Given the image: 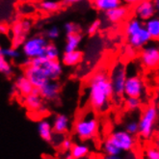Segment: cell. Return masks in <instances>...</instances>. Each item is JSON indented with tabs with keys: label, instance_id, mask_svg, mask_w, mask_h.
Masks as SVG:
<instances>
[{
	"label": "cell",
	"instance_id": "30bf717a",
	"mask_svg": "<svg viewBox=\"0 0 159 159\" xmlns=\"http://www.w3.org/2000/svg\"><path fill=\"white\" fill-rule=\"evenodd\" d=\"M32 27V23L30 20H20L15 22L11 28L12 32V46L15 48H20L25 39L27 38V35L29 34L30 29Z\"/></svg>",
	"mask_w": 159,
	"mask_h": 159
},
{
	"label": "cell",
	"instance_id": "d4e9b609",
	"mask_svg": "<svg viewBox=\"0 0 159 159\" xmlns=\"http://www.w3.org/2000/svg\"><path fill=\"white\" fill-rule=\"evenodd\" d=\"M143 26H144V23L140 20H138L137 17L130 18L125 24V34H126V36L127 37L131 36L132 34L137 32L139 29H141Z\"/></svg>",
	"mask_w": 159,
	"mask_h": 159
},
{
	"label": "cell",
	"instance_id": "ffe728a7",
	"mask_svg": "<svg viewBox=\"0 0 159 159\" xmlns=\"http://www.w3.org/2000/svg\"><path fill=\"white\" fill-rule=\"evenodd\" d=\"M82 60V53L77 49L73 51L65 52L62 56V62L67 67H74Z\"/></svg>",
	"mask_w": 159,
	"mask_h": 159
},
{
	"label": "cell",
	"instance_id": "f1b7e54d",
	"mask_svg": "<svg viewBox=\"0 0 159 159\" xmlns=\"http://www.w3.org/2000/svg\"><path fill=\"white\" fill-rule=\"evenodd\" d=\"M103 151L106 154L109 155H120L121 151L115 146V144L112 143L107 138L103 143Z\"/></svg>",
	"mask_w": 159,
	"mask_h": 159
},
{
	"label": "cell",
	"instance_id": "b9f144b4",
	"mask_svg": "<svg viewBox=\"0 0 159 159\" xmlns=\"http://www.w3.org/2000/svg\"><path fill=\"white\" fill-rule=\"evenodd\" d=\"M152 3L154 5L155 9H156V10H158V9H159V0H152Z\"/></svg>",
	"mask_w": 159,
	"mask_h": 159
},
{
	"label": "cell",
	"instance_id": "7bdbcfd3",
	"mask_svg": "<svg viewBox=\"0 0 159 159\" xmlns=\"http://www.w3.org/2000/svg\"><path fill=\"white\" fill-rule=\"evenodd\" d=\"M65 159H74V158L72 157V155H71L70 152H68V153L66 154V156H65Z\"/></svg>",
	"mask_w": 159,
	"mask_h": 159
},
{
	"label": "cell",
	"instance_id": "3957f363",
	"mask_svg": "<svg viewBox=\"0 0 159 159\" xmlns=\"http://www.w3.org/2000/svg\"><path fill=\"white\" fill-rule=\"evenodd\" d=\"M158 110L154 104L148 105L143 112L138 121L139 131L138 133L144 139H149L154 132V125L157 120Z\"/></svg>",
	"mask_w": 159,
	"mask_h": 159
},
{
	"label": "cell",
	"instance_id": "8992f818",
	"mask_svg": "<svg viewBox=\"0 0 159 159\" xmlns=\"http://www.w3.org/2000/svg\"><path fill=\"white\" fill-rule=\"evenodd\" d=\"M28 63L35 66H41L44 69L49 80H57L63 72L62 63L58 60H50L44 55L34 59H27Z\"/></svg>",
	"mask_w": 159,
	"mask_h": 159
},
{
	"label": "cell",
	"instance_id": "f6af8a7d",
	"mask_svg": "<svg viewBox=\"0 0 159 159\" xmlns=\"http://www.w3.org/2000/svg\"><path fill=\"white\" fill-rule=\"evenodd\" d=\"M32 1H39V0H32Z\"/></svg>",
	"mask_w": 159,
	"mask_h": 159
},
{
	"label": "cell",
	"instance_id": "7a4b0ae2",
	"mask_svg": "<svg viewBox=\"0 0 159 159\" xmlns=\"http://www.w3.org/2000/svg\"><path fill=\"white\" fill-rule=\"evenodd\" d=\"M99 123L95 111H89L83 114L74 124V133L82 141L93 139L98 132Z\"/></svg>",
	"mask_w": 159,
	"mask_h": 159
},
{
	"label": "cell",
	"instance_id": "ac0fdd59",
	"mask_svg": "<svg viewBox=\"0 0 159 159\" xmlns=\"http://www.w3.org/2000/svg\"><path fill=\"white\" fill-rule=\"evenodd\" d=\"M38 133L43 141L51 143L53 141L52 125L48 120H41L38 123Z\"/></svg>",
	"mask_w": 159,
	"mask_h": 159
},
{
	"label": "cell",
	"instance_id": "4fadbf2b",
	"mask_svg": "<svg viewBox=\"0 0 159 159\" xmlns=\"http://www.w3.org/2000/svg\"><path fill=\"white\" fill-rule=\"evenodd\" d=\"M129 45L134 49H141L145 45L152 42V38L146 28L143 26L141 29H139L137 32L132 34L131 36L127 37Z\"/></svg>",
	"mask_w": 159,
	"mask_h": 159
},
{
	"label": "cell",
	"instance_id": "52a82bcc",
	"mask_svg": "<svg viewBox=\"0 0 159 159\" xmlns=\"http://www.w3.org/2000/svg\"><path fill=\"white\" fill-rule=\"evenodd\" d=\"M23 75L29 80L32 86L35 89H40L46 82L49 81V78L46 74L44 69L41 66H35L27 62L24 64V73Z\"/></svg>",
	"mask_w": 159,
	"mask_h": 159
},
{
	"label": "cell",
	"instance_id": "7402d4cb",
	"mask_svg": "<svg viewBox=\"0 0 159 159\" xmlns=\"http://www.w3.org/2000/svg\"><path fill=\"white\" fill-rule=\"evenodd\" d=\"M144 27L151 36L152 40H158L159 38V20L157 16H152L149 20H146Z\"/></svg>",
	"mask_w": 159,
	"mask_h": 159
},
{
	"label": "cell",
	"instance_id": "60d3db41",
	"mask_svg": "<svg viewBox=\"0 0 159 159\" xmlns=\"http://www.w3.org/2000/svg\"><path fill=\"white\" fill-rule=\"evenodd\" d=\"M103 159H123V158L120 157V155H109V154H106Z\"/></svg>",
	"mask_w": 159,
	"mask_h": 159
},
{
	"label": "cell",
	"instance_id": "cb8c5ba5",
	"mask_svg": "<svg viewBox=\"0 0 159 159\" xmlns=\"http://www.w3.org/2000/svg\"><path fill=\"white\" fill-rule=\"evenodd\" d=\"M40 9L44 13H56L61 9V4L56 0H42Z\"/></svg>",
	"mask_w": 159,
	"mask_h": 159
},
{
	"label": "cell",
	"instance_id": "9c48e42d",
	"mask_svg": "<svg viewBox=\"0 0 159 159\" xmlns=\"http://www.w3.org/2000/svg\"><path fill=\"white\" fill-rule=\"evenodd\" d=\"M127 73V72H126ZM145 93V84L143 79L138 74L127 73L125 83L124 96L126 98H141Z\"/></svg>",
	"mask_w": 159,
	"mask_h": 159
},
{
	"label": "cell",
	"instance_id": "44dd1931",
	"mask_svg": "<svg viewBox=\"0 0 159 159\" xmlns=\"http://www.w3.org/2000/svg\"><path fill=\"white\" fill-rule=\"evenodd\" d=\"M121 0H93V5L98 11L107 12L121 5Z\"/></svg>",
	"mask_w": 159,
	"mask_h": 159
},
{
	"label": "cell",
	"instance_id": "4dcf8cb0",
	"mask_svg": "<svg viewBox=\"0 0 159 159\" xmlns=\"http://www.w3.org/2000/svg\"><path fill=\"white\" fill-rule=\"evenodd\" d=\"M125 108L128 111H136L141 107L142 101L139 98H126L125 99Z\"/></svg>",
	"mask_w": 159,
	"mask_h": 159
},
{
	"label": "cell",
	"instance_id": "5bb4252c",
	"mask_svg": "<svg viewBox=\"0 0 159 159\" xmlns=\"http://www.w3.org/2000/svg\"><path fill=\"white\" fill-rule=\"evenodd\" d=\"M24 104L28 108V110L32 112L43 113V112L45 111V107L43 105V99L40 96L39 89L34 88L31 93L24 97Z\"/></svg>",
	"mask_w": 159,
	"mask_h": 159
},
{
	"label": "cell",
	"instance_id": "d6986e66",
	"mask_svg": "<svg viewBox=\"0 0 159 159\" xmlns=\"http://www.w3.org/2000/svg\"><path fill=\"white\" fill-rule=\"evenodd\" d=\"M15 87H16V91L23 97L28 96L34 90V87L32 86V84L23 75V74L16 77V79L15 81Z\"/></svg>",
	"mask_w": 159,
	"mask_h": 159
},
{
	"label": "cell",
	"instance_id": "5b68a950",
	"mask_svg": "<svg viewBox=\"0 0 159 159\" xmlns=\"http://www.w3.org/2000/svg\"><path fill=\"white\" fill-rule=\"evenodd\" d=\"M126 66L120 61L115 63L109 72V78L113 89V93L116 97H123L125 90V83L126 80Z\"/></svg>",
	"mask_w": 159,
	"mask_h": 159
},
{
	"label": "cell",
	"instance_id": "8fae6325",
	"mask_svg": "<svg viewBox=\"0 0 159 159\" xmlns=\"http://www.w3.org/2000/svg\"><path fill=\"white\" fill-rule=\"evenodd\" d=\"M110 141L115 144L121 152H129L135 147L134 135L128 133L125 130H117L108 136Z\"/></svg>",
	"mask_w": 159,
	"mask_h": 159
},
{
	"label": "cell",
	"instance_id": "ee69618b",
	"mask_svg": "<svg viewBox=\"0 0 159 159\" xmlns=\"http://www.w3.org/2000/svg\"><path fill=\"white\" fill-rule=\"evenodd\" d=\"M1 49H2V48L0 46V55H1Z\"/></svg>",
	"mask_w": 159,
	"mask_h": 159
},
{
	"label": "cell",
	"instance_id": "83f0119b",
	"mask_svg": "<svg viewBox=\"0 0 159 159\" xmlns=\"http://www.w3.org/2000/svg\"><path fill=\"white\" fill-rule=\"evenodd\" d=\"M0 73L4 74L6 76L11 75L13 73L12 64L10 63V61L2 55H0Z\"/></svg>",
	"mask_w": 159,
	"mask_h": 159
},
{
	"label": "cell",
	"instance_id": "f546056e",
	"mask_svg": "<svg viewBox=\"0 0 159 159\" xmlns=\"http://www.w3.org/2000/svg\"><path fill=\"white\" fill-rule=\"evenodd\" d=\"M1 55L4 56L8 60H16L20 56V53L17 48H15L13 46L11 48H5L1 49Z\"/></svg>",
	"mask_w": 159,
	"mask_h": 159
},
{
	"label": "cell",
	"instance_id": "6da1fadb",
	"mask_svg": "<svg viewBox=\"0 0 159 159\" xmlns=\"http://www.w3.org/2000/svg\"><path fill=\"white\" fill-rule=\"evenodd\" d=\"M113 89L106 69H99L88 81V100L91 108L98 113H104L111 106Z\"/></svg>",
	"mask_w": 159,
	"mask_h": 159
},
{
	"label": "cell",
	"instance_id": "e0dca14e",
	"mask_svg": "<svg viewBox=\"0 0 159 159\" xmlns=\"http://www.w3.org/2000/svg\"><path fill=\"white\" fill-rule=\"evenodd\" d=\"M70 118L64 114H59L55 117L52 125V130L56 134H64L69 131Z\"/></svg>",
	"mask_w": 159,
	"mask_h": 159
},
{
	"label": "cell",
	"instance_id": "f35d334b",
	"mask_svg": "<svg viewBox=\"0 0 159 159\" xmlns=\"http://www.w3.org/2000/svg\"><path fill=\"white\" fill-rule=\"evenodd\" d=\"M9 33V26L5 23H0V34L6 35Z\"/></svg>",
	"mask_w": 159,
	"mask_h": 159
},
{
	"label": "cell",
	"instance_id": "836d02e7",
	"mask_svg": "<svg viewBox=\"0 0 159 159\" xmlns=\"http://www.w3.org/2000/svg\"><path fill=\"white\" fill-rule=\"evenodd\" d=\"M60 36V30L57 26H52L46 31V38L48 40H56Z\"/></svg>",
	"mask_w": 159,
	"mask_h": 159
},
{
	"label": "cell",
	"instance_id": "d6a6232c",
	"mask_svg": "<svg viewBox=\"0 0 159 159\" xmlns=\"http://www.w3.org/2000/svg\"><path fill=\"white\" fill-rule=\"evenodd\" d=\"M100 26H101L100 20H95V21L92 22V23L89 25L88 29H87V34H88L89 36H93V35H96V34L98 32V30L100 29Z\"/></svg>",
	"mask_w": 159,
	"mask_h": 159
},
{
	"label": "cell",
	"instance_id": "ba28073f",
	"mask_svg": "<svg viewBox=\"0 0 159 159\" xmlns=\"http://www.w3.org/2000/svg\"><path fill=\"white\" fill-rule=\"evenodd\" d=\"M140 53V62L148 70H155L159 65V48L156 43H148Z\"/></svg>",
	"mask_w": 159,
	"mask_h": 159
},
{
	"label": "cell",
	"instance_id": "2e32d148",
	"mask_svg": "<svg viewBox=\"0 0 159 159\" xmlns=\"http://www.w3.org/2000/svg\"><path fill=\"white\" fill-rule=\"evenodd\" d=\"M129 16V9L126 6L120 5L115 9H112L105 12V18L110 23H119L126 20V17Z\"/></svg>",
	"mask_w": 159,
	"mask_h": 159
},
{
	"label": "cell",
	"instance_id": "ab89813d",
	"mask_svg": "<svg viewBox=\"0 0 159 159\" xmlns=\"http://www.w3.org/2000/svg\"><path fill=\"white\" fill-rule=\"evenodd\" d=\"M140 1H142V0H121V2H124L127 6H135Z\"/></svg>",
	"mask_w": 159,
	"mask_h": 159
},
{
	"label": "cell",
	"instance_id": "74e56055",
	"mask_svg": "<svg viewBox=\"0 0 159 159\" xmlns=\"http://www.w3.org/2000/svg\"><path fill=\"white\" fill-rule=\"evenodd\" d=\"M83 1H85V0H62V3L65 6H72V5L81 3Z\"/></svg>",
	"mask_w": 159,
	"mask_h": 159
},
{
	"label": "cell",
	"instance_id": "8d00e7d4",
	"mask_svg": "<svg viewBox=\"0 0 159 159\" xmlns=\"http://www.w3.org/2000/svg\"><path fill=\"white\" fill-rule=\"evenodd\" d=\"M72 141L70 139H69V138H66V139H64L63 141L61 142V147H62V148L64 149L65 152H69V151H70V148H71V147H72Z\"/></svg>",
	"mask_w": 159,
	"mask_h": 159
},
{
	"label": "cell",
	"instance_id": "7c38bea8",
	"mask_svg": "<svg viewBox=\"0 0 159 159\" xmlns=\"http://www.w3.org/2000/svg\"><path fill=\"white\" fill-rule=\"evenodd\" d=\"M157 10L155 9L152 0H142L135 5L134 13L138 20L141 21H146L151 17L154 16Z\"/></svg>",
	"mask_w": 159,
	"mask_h": 159
},
{
	"label": "cell",
	"instance_id": "603a6c76",
	"mask_svg": "<svg viewBox=\"0 0 159 159\" xmlns=\"http://www.w3.org/2000/svg\"><path fill=\"white\" fill-rule=\"evenodd\" d=\"M82 41V36L79 33H73L67 35L66 45H65V52L77 50Z\"/></svg>",
	"mask_w": 159,
	"mask_h": 159
},
{
	"label": "cell",
	"instance_id": "e575fe53",
	"mask_svg": "<svg viewBox=\"0 0 159 159\" xmlns=\"http://www.w3.org/2000/svg\"><path fill=\"white\" fill-rule=\"evenodd\" d=\"M64 30L67 35H70V34H73V33H77L78 27L76 24H74L72 22H68L64 25Z\"/></svg>",
	"mask_w": 159,
	"mask_h": 159
},
{
	"label": "cell",
	"instance_id": "484cf974",
	"mask_svg": "<svg viewBox=\"0 0 159 159\" xmlns=\"http://www.w3.org/2000/svg\"><path fill=\"white\" fill-rule=\"evenodd\" d=\"M90 148L87 145H72L70 148V153L74 159L85 157L89 154Z\"/></svg>",
	"mask_w": 159,
	"mask_h": 159
},
{
	"label": "cell",
	"instance_id": "1f68e13d",
	"mask_svg": "<svg viewBox=\"0 0 159 159\" xmlns=\"http://www.w3.org/2000/svg\"><path fill=\"white\" fill-rule=\"evenodd\" d=\"M125 131H127L128 133L132 134V135H136L139 131V125L138 121L136 120H130L129 123L126 124L125 125Z\"/></svg>",
	"mask_w": 159,
	"mask_h": 159
},
{
	"label": "cell",
	"instance_id": "9a60e30c",
	"mask_svg": "<svg viewBox=\"0 0 159 159\" xmlns=\"http://www.w3.org/2000/svg\"><path fill=\"white\" fill-rule=\"evenodd\" d=\"M60 84L56 80H49L39 89L40 96L44 100H54L59 97Z\"/></svg>",
	"mask_w": 159,
	"mask_h": 159
},
{
	"label": "cell",
	"instance_id": "d590c367",
	"mask_svg": "<svg viewBox=\"0 0 159 159\" xmlns=\"http://www.w3.org/2000/svg\"><path fill=\"white\" fill-rule=\"evenodd\" d=\"M147 159H159V152L155 148H149L146 151Z\"/></svg>",
	"mask_w": 159,
	"mask_h": 159
},
{
	"label": "cell",
	"instance_id": "277c9868",
	"mask_svg": "<svg viewBox=\"0 0 159 159\" xmlns=\"http://www.w3.org/2000/svg\"><path fill=\"white\" fill-rule=\"evenodd\" d=\"M48 41L43 36H33L26 38L21 44V51L27 59H34L44 55Z\"/></svg>",
	"mask_w": 159,
	"mask_h": 159
},
{
	"label": "cell",
	"instance_id": "4316f807",
	"mask_svg": "<svg viewBox=\"0 0 159 159\" xmlns=\"http://www.w3.org/2000/svg\"><path fill=\"white\" fill-rule=\"evenodd\" d=\"M44 56L50 60H58L60 56V50L54 43H48L44 50Z\"/></svg>",
	"mask_w": 159,
	"mask_h": 159
}]
</instances>
